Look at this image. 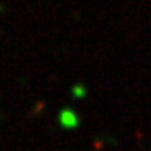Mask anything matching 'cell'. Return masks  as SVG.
<instances>
[{
    "mask_svg": "<svg viewBox=\"0 0 151 151\" xmlns=\"http://www.w3.org/2000/svg\"><path fill=\"white\" fill-rule=\"evenodd\" d=\"M61 122H63L64 125H76V116L71 111H63V114H61Z\"/></svg>",
    "mask_w": 151,
    "mask_h": 151,
    "instance_id": "6da1fadb",
    "label": "cell"
}]
</instances>
